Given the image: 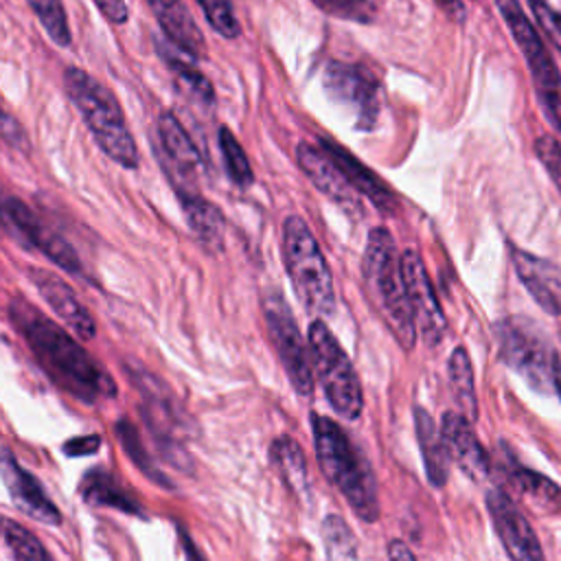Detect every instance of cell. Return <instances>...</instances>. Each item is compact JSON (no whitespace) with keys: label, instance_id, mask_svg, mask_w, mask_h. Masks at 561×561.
<instances>
[{"label":"cell","instance_id":"4dcf8cb0","mask_svg":"<svg viewBox=\"0 0 561 561\" xmlns=\"http://www.w3.org/2000/svg\"><path fill=\"white\" fill-rule=\"evenodd\" d=\"M322 543L327 561H357V541L351 526L340 515H327L322 522Z\"/></svg>","mask_w":561,"mask_h":561},{"label":"cell","instance_id":"9c48e42d","mask_svg":"<svg viewBox=\"0 0 561 561\" xmlns=\"http://www.w3.org/2000/svg\"><path fill=\"white\" fill-rule=\"evenodd\" d=\"M263 316L267 322L270 340L287 373L289 383L300 397H309L313 392V366L309 344H305L296 318L278 291H267L263 296Z\"/></svg>","mask_w":561,"mask_h":561},{"label":"cell","instance_id":"484cf974","mask_svg":"<svg viewBox=\"0 0 561 561\" xmlns=\"http://www.w3.org/2000/svg\"><path fill=\"white\" fill-rule=\"evenodd\" d=\"M156 48L158 55L162 57V61L173 70V75L182 81V85L195 94L199 101L204 103H213L215 101V90L213 83L208 81V77L197 68L195 57L188 55L186 50H182L180 46H175L171 39H156Z\"/></svg>","mask_w":561,"mask_h":561},{"label":"cell","instance_id":"30bf717a","mask_svg":"<svg viewBox=\"0 0 561 561\" xmlns=\"http://www.w3.org/2000/svg\"><path fill=\"white\" fill-rule=\"evenodd\" d=\"M322 85L331 101L344 105L357 129H373L379 118V81L362 64L329 61L322 72Z\"/></svg>","mask_w":561,"mask_h":561},{"label":"cell","instance_id":"d590c367","mask_svg":"<svg viewBox=\"0 0 561 561\" xmlns=\"http://www.w3.org/2000/svg\"><path fill=\"white\" fill-rule=\"evenodd\" d=\"M528 7L533 11V18L537 20L541 33L557 48V53H561V13L557 9H552L548 0H528Z\"/></svg>","mask_w":561,"mask_h":561},{"label":"cell","instance_id":"4316f807","mask_svg":"<svg viewBox=\"0 0 561 561\" xmlns=\"http://www.w3.org/2000/svg\"><path fill=\"white\" fill-rule=\"evenodd\" d=\"M270 458L287 489L296 495H305L309 489V473L300 443L287 434H280L270 445Z\"/></svg>","mask_w":561,"mask_h":561},{"label":"cell","instance_id":"4fadbf2b","mask_svg":"<svg viewBox=\"0 0 561 561\" xmlns=\"http://www.w3.org/2000/svg\"><path fill=\"white\" fill-rule=\"evenodd\" d=\"M401 261V274L408 291V300L414 313L416 331L421 333V340L434 348L443 342L447 320L443 313V307L438 302V296L434 291V285L430 280V274L425 270V263L416 250H403L399 256Z\"/></svg>","mask_w":561,"mask_h":561},{"label":"cell","instance_id":"ee69618b","mask_svg":"<svg viewBox=\"0 0 561 561\" xmlns=\"http://www.w3.org/2000/svg\"><path fill=\"white\" fill-rule=\"evenodd\" d=\"M2 202H4V199H2V197H0V215H2Z\"/></svg>","mask_w":561,"mask_h":561},{"label":"cell","instance_id":"603a6c76","mask_svg":"<svg viewBox=\"0 0 561 561\" xmlns=\"http://www.w3.org/2000/svg\"><path fill=\"white\" fill-rule=\"evenodd\" d=\"M414 430H416V440L421 447L425 476L432 486L440 489V486H445V482L449 478V451H447L443 432L438 430V425L430 416V412L421 405L414 408Z\"/></svg>","mask_w":561,"mask_h":561},{"label":"cell","instance_id":"836d02e7","mask_svg":"<svg viewBox=\"0 0 561 561\" xmlns=\"http://www.w3.org/2000/svg\"><path fill=\"white\" fill-rule=\"evenodd\" d=\"M208 26L224 39H237L241 35V24L237 20L232 0H197Z\"/></svg>","mask_w":561,"mask_h":561},{"label":"cell","instance_id":"8fae6325","mask_svg":"<svg viewBox=\"0 0 561 561\" xmlns=\"http://www.w3.org/2000/svg\"><path fill=\"white\" fill-rule=\"evenodd\" d=\"M158 142L162 169L178 197L199 193L197 175L202 171V156L173 112H162L158 116Z\"/></svg>","mask_w":561,"mask_h":561},{"label":"cell","instance_id":"ab89813d","mask_svg":"<svg viewBox=\"0 0 561 561\" xmlns=\"http://www.w3.org/2000/svg\"><path fill=\"white\" fill-rule=\"evenodd\" d=\"M101 447V436L99 434H88V436H77V438H70L66 445H64V451L68 456H90V454H96Z\"/></svg>","mask_w":561,"mask_h":561},{"label":"cell","instance_id":"b9f144b4","mask_svg":"<svg viewBox=\"0 0 561 561\" xmlns=\"http://www.w3.org/2000/svg\"><path fill=\"white\" fill-rule=\"evenodd\" d=\"M388 561H416V559H414V554H412V550L408 548L405 541L392 539L388 543Z\"/></svg>","mask_w":561,"mask_h":561},{"label":"cell","instance_id":"44dd1931","mask_svg":"<svg viewBox=\"0 0 561 561\" xmlns=\"http://www.w3.org/2000/svg\"><path fill=\"white\" fill-rule=\"evenodd\" d=\"M145 2L156 15L167 39H171L175 46H180L195 59L206 57V50H208L206 39L197 22L193 20L191 11L186 9V4H182V0H145Z\"/></svg>","mask_w":561,"mask_h":561},{"label":"cell","instance_id":"cb8c5ba5","mask_svg":"<svg viewBox=\"0 0 561 561\" xmlns=\"http://www.w3.org/2000/svg\"><path fill=\"white\" fill-rule=\"evenodd\" d=\"M180 204L186 215L188 228L193 230L197 241L210 252H221L224 234H226L224 213L210 199H206L202 193L180 197Z\"/></svg>","mask_w":561,"mask_h":561},{"label":"cell","instance_id":"60d3db41","mask_svg":"<svg viewBox=\"0 0 561 561\" xmlns=\"http://www.w3.org/2000/svg\"><path fill=\"white\" fill-rule=\"evenodd\" d=\"M178 535H180V541H182V548H184V561H208L206 554L191 539L188 530L184 526H180V524H178Z\"/></svg>","mask_w":561,"mask_h":561},{"label":"cell","instance_id":"83f0119b","mask_svg":"<svg viewBox=\"0 0 561 561\" xmlns=\"http://www.w3.org/2000/svg\"><path fill=\"white\" fill-rule=\"evenodd\" d=\"M447 375H449V388L458 403L460 414H465L469 421L478 419V399H476V383H473V366L469 359L467 348L456 346L447 362Z\"/></svg>","mask_w":561,"mask_h":561},{"label":"cell","instance_id":"5b68a950","mask_svg":"<svg viewBox=\"0 0 561 561\" xmlns=\"http://www.w3.org/2000/svg\"><path fill=\"white\" fill-rule=\"evenodd\" d=\"M500 355L533 390L561 397V359L535 320L511 316L493 327Z\"/></svg>","mask_w":561,"mask_h":561},{"label":"cell","instance_id":"ac0fdd59","mask_svg":"<svg viewBox=\"0 0 561 561\" xmlns=\"http://www.w3.org/2000/svg\"><path fill=\"white\" fill-rule=\"evenodd\" d=\"M511 261L517 278L533 296V300L546 313L561 316V267L517 245H511Z\"/></svg>","mask_w":561,"mask_h":561},{"label":"cell","instance_id":"7a4b0ae2","mask_svg":"<svg viewBox=\"0 0 561 561\" xmlns=\"http://www.w3.org/2000/svg\"><path fill=\"white\" fill-rule=\"evenodd\" d=\"M313 447L320 471L344 495L362 522H377L379 497L375 473L348 434L329 416L311 414Z\"/></svg>","mask_w":561,"mask_h":561},{"label":"cell","instance_id":"d6986e66","mask_svg":"<svg viewBox=\"0 0 561 561\" xmlns=\"http://www.w3.org/2000/svg\"><path fill=\"white\" fill-rule=\"evenodd\" d=\"M329 156L331 160L340 167V171L346 175V180L351 182V186L368 197V202L386 215H392L397 210V195L392 193V188L373 171L368 169L355 153H351L346 147H342L340 142H335L333 138H320L318 142Z\"/></svg>","mask_w":561,"mask_h":561},{"label":"cell","instance_id":"d4e9b609","mask_svg":"<svg viewBox=\"0 0 561 561\" xmlns=\"http://www.w3.org/2000/svg\"><path fill=\"white\" fill-rule=\"evenodd\" d=\"M79 491L88 504L116 508L127 515H142V506L138 500L107 471L90 469L79 484Z\"/></svg>","mask_w":561,"mask_h":561},{"label":"cell","instance_id":"e575fe53","mask_svg":"<svg viewBox=\"0 0 561 561\" xmlns=\"http://www.w3.org/2000/svg\"><path fill=\"white\" fill-rule=\"evenodd\" d=\"M324 13L355 20V22H370L377 13V0H313Z\"/></svg>","mask_w":561,"mask_h":561},{"label":"cell","instance_id":"e0dca14e","mask_svg":"<svg viewBox=\"0 0 561 561\" xmlns=\"http://www.w3.org/2000/svg\"><path fill=\"white\" fill-rule=\"evenodd\" d=\"M28 278L37 287L39 296L50 305V309L57 313V318L79 337V340H92L96 335V322L90 316V311L81 305V300L75 296L68 283H64L57 274L39 267H28Z\"/></svg>","mask_w":561,"mask_h":561},{"label":"cell","instance_id":"8992f818","mask_svg":"<svg viewBox=\"0 0 561 561\" xmlns=\"http://www.w3.org/2000/svg\"><path fill=\"white\" fill-rule=\"evenodd\" d=\"M283 261L298 300L313 316H331L335 289L329 263L307 221L289 215L283 221Z\"/></svg>","mask_w":561,"mask_h":561},{"label":"cell","instance_id":"5bb4252c","mask_svg":"<svg viewBox=\"0 0 561 561\" xmlns=\"http://www.w3.org/2000/svg\"><path fill=\"white\" fill-rule=\"evenodd\" d=\"M486 508L491 524L511 557V561H546L543 548L519 506L502 489L486 493Z\"/></svg>","mask_w":561,"mask_h":561},{"label":"cell","instance_id":"3957f363","mask_svg":"<svg viewBox=\"0 0 561 561\" xmlns=\"http://www.w3.org/2000/svg\"><path fill=\"white\" fill-rule=\"evenodd\" d=\"M399 256L392 234L383 226L373 228L362 256V278L368 300L388 324L399 346L410 351L416 342V322L408 300Z\"/></svg>","mask_w":561,"mask_h":561},{"label":"cell","instance_id":"74e56055","mask_svg":"<svg viewBox=\"0 0 561 561\" xmlns=\"http://www.w3.org/2000/svg\"><path fill=\"white\" fill-rule=\"evenodd\" d=\"M0 140L4 145H9L11 149H18L22 153L31 151V142H28V134L24 131V127L18 123V118L13 114H9L7 110L0 107Z\"/></svg>","mask_w":561,"mask_h":561},{"label":"cell","instance_id":"d6a6232c","mask_svg":"<svg viewBox=\"0 0 561 561\" xmlns=\"http://www.w3.org/2000/svg\"><path fill=\"white\" fill-rule=\"evenodd\" d=\"M53 44L66 48L72 42L68 13L61 0H26Z\"/></svg>","mask_w":561,"mask_h":561},{"label":"cell","instance_id":"7bdbcfd3","mask_svg":"<svg viewBox=\"0 0 561 561\" xmlns=\"http://www.w3.org/2000/svg\"><path fill=\"white\" fill-rule=\"evenodd\" d=\"M434 2L449 15V20H454V22H462L465 20L467 9H465L462 0H434Z\"/></svg>","mask_w":561,"mask_h":561},{"label":"cell","instance_id":"f35d334b","mask_svg":"<svg viewBox=\"0 0 561 561\" xmlns=\"http://www.w3.org/2000/svg\"><path fill=\"white\" fill-rule=\"evenodd\" d=\"M101 15L112 24H125L129 18V7L125 0H92Z\"/></svg>","mask_w":561,"mask_h":561},{"label":"cell","instance_id":"ba28073f","mask_svg":"<svg viewBox=\"0 0 561 561\" xmlns=\"http://www.w3.org/2000/svg\"><path fill=\"white\" fill-rule=\"evenodd\" d=\"M311 366L324 390L329 405L346 421H355L362 414L364 397L362 383L353 362L340 346L337 337L322 320H313L307 333Z\"/></svg>","mask_w":561,"mask_h":561},{"label":"cell","instance_id":"f1b7e54d","mask_svg":"<svg viewBox=\"0 0 561 561\" xmlns=\"http://www.w3.org/2000/svg\"><path fill=\"white\" fill-rule=\"evenodd\" d=\"M114 430H116V436H118V440H121L125 454L131 458V462H134L147 478H151L156 484L171 489L169 478L158 469V465L153 462L151 454H149L147 447L142 445V438H140L138 430H136L127 419H118L116 425H114Z\"/></svg>","mask_w":561,"mask_h":561},{"label":"cell","instance_id":"6da1fadb","mask_svg":"<svg viewBox=\"0 0 561 561\" xmlns=\"http://www.w3.org/2000/svg\"><path fill=\"white\" fill-rule=\"evenodd\" d=\"M9 318L26 340L44 373L61 390L83 403L116 397L112 377L64 327L22 298L9 302Z\"/></svg>","mask_w":561,"mask_h":561},{"label":"cell","instance_id":"1f68e13d","mask_svg":"<svg viewBox=\"0 0 561 561\" xmlns=\"http://www.w3.org/2000/svg\"><path fill=\"white\" fill-rule=\"evenodd\" d=\"M0 537L13 552L15 561H53L39 539L9 517H0Z\"/></svg>","mask_w":561,"mask_h":561},{"label":"cell","instance_id":"f546056e","mask_svg":"<svg viewBox=\"0 0 561 561\" xmlns=\"http://www.w3.org/2000/svg\"><path fill=\"white\" fill-rule=\"evenodd\" d=\"M217 142H219V151H221L224 167H226L230 182L237 184L239 188H248L254 182V171H252L245 149L241 147V142L228 127H219Z\"/></svg>","mask_w":561,"mask_h":561},{"label":"cell","instance_id":"ffe728a7","mask_svg":"<svg viewBox=\"0 0 561 561\" xmlns=\"http://www.w3.org/2000/svg\"><path fill=\"white\" fill-rule=\"evenodd\" d=\"M440 432L449 451V458L458 465V469L480 482L489 476V456L471 430V421L460 412H445L440 421Z\"/></svg>","mask_w":561,"mask_h":561},{"label":"cell","instance_id":"52a82bcc","mask_svg":"<svg viewBox=\"0 0 561 561\" xmlns=\"http://www.w3.org/2000/svg\"><path fill=\"white\" fill-rule=\"evenodd\" d=\"M495 7L502 13L506 28L511 31L515 44L519 46L530 68L535 94L539 99V107L546 121L550 123L554 134L561 138V72L552 55L548 53L539 31L526 18L519 0H495Z\"/></svg>","mask_w":561,"mask_h":561},{"label":"cell","instance_id":"7c38bea8","mask_svg":"<svg viewBox=\"0 0 561 561\" xmlns=\"http://www.w3.org/2000/svg\"><path fill=\"white\" fill-rule=\"evenodd\" d=\"M0 221L24 239L28 248H37L39 252L46 254L48 261H53L57 267H61L68 274L81 276L83 265L79 261V254L75 248L59 237L53 228H48L22 199L18 197H7L2 202V215Z\"/></svg>","mask_w":561,"mask_h":561},{"label":"cell","instance_id":"8d00e7d4","mask_svg":"<svg viewBox=\"0 0 561 561\" xmlns=\"http://www.w3.org/2000/svg\"><path fill=\"white\" fill-rule=\"evenodd\" d=\"M535 156L539 158V162L543 164L550 180L561 193V142L554 136L543 134L535 140Z\"/></svg>","mask_w":561,"mask_h":561},{"label":"cell","instance_id":"9a60e30c","mask_svg":"<svg viewBox=\"0 0 561 561\" xmlns=\"http://www.w3.org/2000/svg\"><path fill=\"white\" fill-rule=\"evenodd\" d=\"M296 160L302 173L309 178V182L329 197L335 206H340L351 217H362V199L359 193L351 186L346 175L340 171V167L331 160V156L320 147L311 145L307 140L298 142L296 147Z\"/></svg>","mask_w":561,"mask_h":561},{"label":"cell","instance_id":"277c9868","mask_svg":"<svg viewBox=\"0 0 561 561\" xmlns=\"http://www.w3.org/2000/svg\"><path fill=\"white\" fill-rule=\"evenodd\" d=\"M64 88L99 149L118 167L136 169L140 153L110 88L77 66H70L64 72Z\"/></svg>","mask_w":561,"mask_h":561},{"label":"cell","instance_id":"2e32d148","mask_svg":"<svg viewBox=\"0 0 561 561\" xmlns=\"http://www.w3.org/2000/svg\"><path fill=\"white\" fill-rule=\"evenodd\" d=\"M0 478L22 513L48 526L61 524V513L48 500L39 480L28 469H24L13 456V451L7 447L0 449Z\"/></svg>","mask_w":561,"mask_h":561},{"label":"cell","instance_id":"7402d4cb","mask_svg":"<svg viewBox=\"0 0 561 561\" xmlns=\"http://www.w3.org/2000/svg\"><path fill=\"white\" fill-rule=\"evenodd\" d=\"M502 454H504L506 478L526 502H530L535 508L546 511V513L557 511L561 506V489L550 478H546V476L524 467L519 460H515V456L511 454V449L504 443H502Z\"/></svg>","mask_w":561,"mask_h":561}]
</instances>
